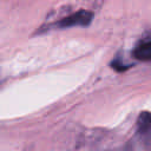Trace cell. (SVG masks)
Here are the masks:
<instances>
[{"label":"cell","instance_id":"1","mask_svg":"<svg viewBox=\"0 0 151 151\" xmlns=\"http://www.w3.org/2000/svg\"><path fill=\"white\" fill-rule=\"evenodd\" d=\"M92 18H93L92 12L81 9L58 21V26L63 28L74 27V26H88L90 22L92 21Z\"/></svg>","mask_w":151,"mask_h":151},{"label":"cell","instance_id":"2","mask_svg":"<svg viewBox=\"0 0 151 151\" xmlns=\"http://www.w3.org/2000/svg\"><path fill=\"white\" fill-rule=\"evenodd\" d=\"M137 132L139 138L147 145H151V113L142 112L137 120Z\"/></svg>","mask_w":151,"mask_h":151},{"label":"cell","instance_id":"3","mask_svg":"<svg viewBox=\"0 0 151 151\" xmlns=\"http://www.w3.org/2000/svg\"><path fill=\"white\" fill-rule=\"evenodd\" d=\"M133 55L138 60H143V61L151 60V40L139 44L134 48Z\"/></svg>","mask_w":151,"mask_h":151}]
</instances>
